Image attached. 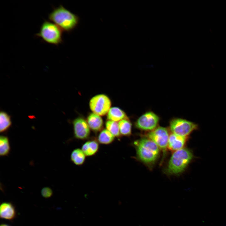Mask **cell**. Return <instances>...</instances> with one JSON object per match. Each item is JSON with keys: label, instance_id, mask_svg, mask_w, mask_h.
<instances>
[{"label": "cell", "instance_id": "obj_20", "mask_svg": "<svg viewBox=\"0 0 226 226\" xmlns=\"http://www.w3.org/2000/svg\"><path fill=\"white\" fill-rule=\"evenodd\" d=\"M106 129L110 132L115 137H119L121 136L118 124L117 122L108 120L105 123Z\"/></svg>", "mask_w": 226, "mask_h": 226}, {"label": "cell", "instance_id": "obj_14", "mask_svg": "<svg viewBox=\"0 0 226 226\" xmlns=\"http://www.w3.org/2000/svg\"><path fill=\"white\" fill-rule=\"evenodd\" d=\"M107 118L108 120L116 122L128 119L125 113L117 107H113L110 109L107 113Z\"/></svg>", "mask_w": 226, "mask_h": 226}, {"label": "cell", "instance_id": "obj_11", "mask_svg": "<svg viewBox=\"0 0 226 226\" xmlns=\"http://www.w3.org/2000/svg\"><path fill=\"white\" fill-rule=\"evenodd\" d=\"M16 211L14 206L10 202H3L0 206V217L2 219L12 220L15 218Z\"/></svg>", "mask_w": 226, "mask_h": 226}, {"label": "cell", "instance_id": "obj_21", "mask_svg": "<svg viewBox=\"0 0 226 226\" xmlns=\"http://www.w3.org/2000/svg\"><path fill=\"white\" fill-rule=\"evenodd\" d=\"M41 193L43 197L47 198L50 197L52 196L53 191L51 188L46 187L42 189Z\"/></svg>", "mask_w": 226, "mask_h": 226}, {"label": "cell", "instance_id": "obj_22", "mask_svg": "<svg viewBox=\"0 0 226 226\" xmlns=\"http://www.w3.org/2000/svg\"><path fill=\"white\" fill-rule=\"evenodd\" d=\"M0 226H10L8 224H2Z\"/></svg>", "mask_w": 226, "mask_h": 226}, {"label": "cell", "instance_id": "obj_9", "mask_svg": "<svg viewBox=\"0 0 226 226\" xmlns=\"http://www.w3.org/2000/svg\"><path fill=\"white\" fill-rule=\"evenodd\" d=\"M75 137L80 140H85L90 134V128L87 121L83 118L78 117L73 122Z\"/></svg>", "mask_w": 226, "mask_h": 226}, {"label": "cell", "instance_id": "obj_13", "mask_svg": "<svg viewBox=\"0 0 226 226\" xmlns=\"http://www.w3.org/2000/svg\"><path fill=\"white\" fill-rule=\"evenodd\" d=\"M99 148V142L95 139L90 140L86 142L82 145L81 149L86 156L94 155Z\"/></svg>", "mask_w": 226, "mask_h": 226}, {"label": "cell", "instance_id": "obj_5", "mask_svg": "<svg viewBox=\"0 0 226 226\" xmlns=\"http://www.w3.org/2000/svg\"><path fill=\"white\" fill-rule=\"evenodd\" d=\"M169 127L172 133L176 135L188 137L193 131L198 129V125L186 119L178 118L171 119Z\"/></svg>", "mask_w": 226, "mask_h": 226}, {"label": "cell", "instance_id": "obj_17", "mask_svg": "<svg viewBox=\"0 0 226 226\" xmlns=\"http://www.w3.org/2000/svg\"><path fill=\"white\" fill-rule=\"evenodd\" d=\"M118 124L121 135L129 136L131 134L132 125L129 119L121 120Z\"/></svg>", "mask_w": 226, "mask_h": 226}, {"label": "cell", "instance_id": "obj_7", "mask_svg": "<svg viewBox=\"0 0 226 226\" xmlns=\"http://www.w3.org/2000/svg\"><path fill=\"white\" fill-rule=\"evenodd\" d=\"M159 116L153 112L148 111L141 116L135 123V127L145 131H151L158 127Z\"/></svg>", "mask_w": 226, "mask_h": 226}, {"label": "cell", "instance_id": "obj_6", "mask_svg": "<svg viewBox=\"0 0 226 226\" xmlns=\"http://www.w3.org/2000/svg\"><path fill=\"white\" fill-rule=\"evenodd\" d=\"M168 129L165 127L158 126L154 130L149 132L146 137L154 142L163 153V157L165 156L168 148L169 137Z\"/></svg>", "mask_w": 226, "mask_h": 226}, {"label": "cell", "instance_id": "obj_4", "mask_svg": "<svg viewBox=\"0 0 226 226\" xmlns=\"http://www.w3.org/2000/svg\"><path fill=\"white\" fill-rule=\"evenodd\" d=\"M35 36L47 43L58 46L63 42L62 30L56 24L45 20Z\"/></svg>", "mask_w": 226, "mask_h": 226}, {"label": "cell", "instance_id": "obj_8", "mask_svg": "<svg viewBox=\"0 0 226 226\" xmlns=\"http://www.w3.org/2000/svg\"><path fill=\"white\" fill-rule=\"evenodd\" d=\"M111 105L109 98L104 94H99L92 97L89 102L90 108L93 113L104 116L108 113Z\"/></svg>", "mask_w": 226, "mask_h": 226}, {"label": "cell", "instance_id": "obj_19", "mask_svg": "<svg viewBox=\"0 0 226 226\" xmlns=\"http://www.w3.org/2000/svg\"><path fill=\"white\" fill-rule=\"evenodd\" d=\"M10 148L8 138L1 136L0 137V155L1 156H7L9 153Z\"/></svg>", "mask_w": 226, "mask_h": 226}, {"label": "cell", "instance_id": "obj_18", "mask_svg": "<svg viewBox=\"0 0 226 226\" xmlns=\"http://www.w3.org/2000/svg\"><path fill=\"white\" fill-rule=\"evenodd\" d=\"M11 124L10 116L6 112L1 111L0 112V132L1 133L6 131Z\"/></svg>", "mask_w": 226, "mask_h": 226}, {"label": "cell", "instance_id": "obj_16", "mask_svg": "<svg viewBox=\"0 0 226 226\" xmlns=\"http://www.w3.org/2000/svg\"><path fill=\"white\" fill-rule=\"evenodd\" d=\"M115 137L107 129L101 131L98 135L97 141L102 144H108L112 143Z\"/></svg>", "mask_w": 226, "mask_h": 226}, {"label": "cell", "instance_id": "obj_2", "mask_svg": "<svg viewBox=\"0 0 226 226\" xmlns=\"http://www.w3.org/2000/svg\"><path fill=\"white\" fill-rule=\"evenodd\" d=\"M134 144L138 158L148 166L153 165L160 154V149L157 145L146 137L135 141Z\"/></svg>", "mask_w": 226, "mask_h": 226}, {"label": "cell", "instance_id": "obj_1", "mask_svg": "<svg viewBox=\"0 0 226 226\" xmlns=\"http://www.w3.org/2000/svg\"><path fill=\"white\" fill-rule=\"evenodd\" d=\"M49 20L53 22L62 30L70 33L78 25L79 17L61 5L54 7L48 14Z\"/></svg>", "mask_w": 226, "mask_h": 226}, {"label": "cell", "instance_id": "obj_15", "mask_svg": "<svg viewBox=\"0 0 226 226\" xmlns=\"http://www.w3.org/2000/svg\"><path fill=\"white\" fill-rule=\"evenodd\" d=\"M86 157L81 149L77 148L73 150L71 153V160L75 165H81L84 163Z\"/></svg>", "mask_w": 226, "mask_h": 226}, {"label": "cell", "instance_id": "obj_10", "mask_svg": "<svg viewBox=\"0 0 226 226\" xmlns=\"http://www.w3.org/2000/svg\"><path fill=\"white\" fill-rule=\"evenodd\" d=\"M188 137L179 136L174 133L169 135L168 148L172 151H176L184 148L187 140Z\"/></svg>", "mask_w": 226, "mask_h": 226}, {"label": "cell", "instance_id": "obj_3", "mask_svg": "<svg viewBox=\"0 0 226 226\" xmlns=\"http://www.w3.org/2000/svg\"><path fill=\"white\" fill-rule=\"evenodd\" d=\"M192 152L183 148L174 152L164 169L168 175H178L184 171L193 159Z\"/></svg>", "mask_w": 226, "mask_h": 226}, {"label": "cell", "instance_id": "obj_12", "mask_svg": "<svg viewBox=\"0 0 226 226\" xmlns=\"http://www.w3.org/2000/svg\"><path fill=\"white\" fill-rule=\"evenodd\" d=\"M87 122L90 128L95 132L102 130L103 121L100 116L94 113L90 114L87 118Z\"/></svg>", "mask_w": 226, "mask_h": 226}]
</instances>
